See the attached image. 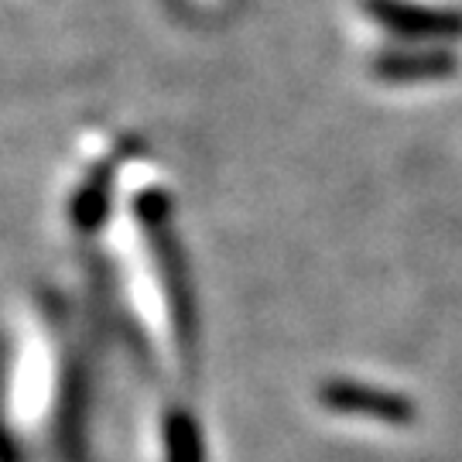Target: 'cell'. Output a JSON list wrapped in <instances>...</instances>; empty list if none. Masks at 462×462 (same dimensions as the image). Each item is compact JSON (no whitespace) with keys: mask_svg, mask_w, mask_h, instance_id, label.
Returning a JSON list of instances; mask_svg holds the SVG:
<instances>
[{"mask_svg":"<svg viewBox=\"0 0 462 462\" xmlns=\"http://www.w3.org/2000/svg\"><path fill=\"white\" fill-rule=\"evenodd\" d=\"M366 14L377 21L383 32L404 42H456L462 38L459 11H439L411 0H364Z\"/></svg>","mask_w":462,"mask_h":462,"instance_id":"cell-1","label":"cell"},{"mask_svg":"<svg viewBox=\"0 0 462 462\" xmlns=\"http://www.w3.org/2000/svg\"><path fill=\"white\" fill-rule=\"evenodd\" d=\"M459 69V59L446 49H418V51H391L374 62V72L391 83H425L442 79Z\"/></svg>","mask_w":462,"mask_h":462,"instance_id":"cell-2","label":"cell"},{"mask_svg":"<svg viewBox=\"0 0 462 462\" xmlns=\"http://www.w3.org/2000/svg\"><path fill=\"white\" fill-rule=\"evenodd\" d=\"M110 171H93L83 185H79V192L72 196V206H69V216H72V226L83 233H93L97 226H103V219L110 216Z\"/></svg>","mask_w":462,"mask_h":462,"instance_id":"cell-3","label":"cell"}]
</instances>
